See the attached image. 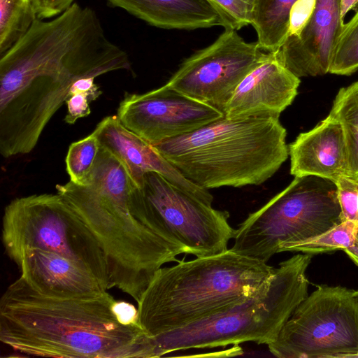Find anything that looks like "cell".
Wrapping results in <instances>:
<instances>
[{
	"label": "cell",
	"mask_w": 358,
	"mask_h": 358,
	"mask_svg": "<svg viewBox=\"0 0 358 358\" xmlns=\"http://www.w3.org/2000/svg\"><path fill=\"white\" fill-rule=\"evenodd\" d=\"M128 54L106 36L96 13L74 3L50 20L36 18L0 58V101L50 120L77 80L130 71Z\"/></svg>",
	"instance_id": "1"
},
{
	"label": "cell",
	"mask_w": 358,
	"mask_h": 358,
	"mask_svg": "<svg viewBox=\"0 0 358 358\" xmlns=\"http://www.w3.org/2000/svg\"><path fill=\"white\" fill-rule=\"evenodd\" d=\"M115 301L107 291L87 296H48L20 277L0 301V340L31 356L153 357L150 336L139 325L120 322Z\"/></svg>",
	"instance_id": "2"
},
{
	"label": "cell",
	"mask_w": 358,
	"mask_h": 358,
	"mask_svg": "<svg viewBox=\"0 0 358 358\" xmlns=\"http://www.w3.org/2000/svg\"><path fill=\"white\" fill-rule=\"evenodd\" d=\"M133 183L121 163L100 148L85 185L69 181L55 188L89 228L106 259L108 289L116 287L138 303L154 275L178 262L180 246L162 238L131 213Z\"/></svg>",
	"instance_id": "3"
},
{
	"label": "cell",
	"mask_w": 358,
	"mask_h": 358,
	"mask_svg": "<svg viewBox=\"0 0 358 358\" xmlns=\"http://www.w3.org/2000/svg\"><path fill=\"white\" fill-rule=\"evenodd\" d=\"M279 116L223 117L155 148L187 180L208 189L258 185L287 160Z\"/></svg>",
	"instance_id": "4"
},
{
	"label": "cell",
	"mask_w": 358,
	"mask_h": 358,
	"mask_svg": "<svg viewBox=\"0 0 358 358\" xmlns=\"http://www.w3.org/2000/svg\"><path fill=\"white\" fill-rule=\"evenodd\" d=\"M274 271L231 249L162 267L137 303L138 323L150 336L185 327L246 299Z\"/></svg>",
	"instance_id": "5"
},
{
	"label": "cell",
	"mask_w": 358,
	"mask_h": 358,
	"mask_svg": "<svg viewBox=\"0 0 358 358\" xmlns=\"http://www.w3.org/2000/svg\"><path fill=\"white\" fill-rule=\"evenodd\" d=\"M313 255L280 263L262 287L246 299L185 327L152 337L155 357L176 351L245 342L269 344L308 296L306 269Z\"/></svg>",
	"instance_id": "6"
},
{
	"label": "cell",
	"mask_w": 358,
	"mask_h": 358,
	"mask_svg": "<svg viewBox=\"0 0 358 358\" xmlns=\"http://www.w3.org/2000/svg\"><path fill=\"white\" fill-rule=\"evenodd\" d=\"M336 183L296 176L282 192L250 213L236 229L230 249L264 262L287 243L317 236L341 222Z\"/></svg>",
	"instance_id": "7"
},
{
	"label": "cell",
	"mask_w": 358,
	"mask_h": 358,
	"mask_svg": "<svg viewBox=\"0 0 358 358\" xmlns=\"http://www.w3.org/2000/svg\"><path fill=\"white\" fill-rule=\"evenodd\" d=\"M1 236L6 252L14 262L29 248L55 252L90 271L108 289L102 248L58 193L33 194L11 201L4 210Z\"/></svg>",
	"instance_id": "8"
},
{
	"label": "cell",
	"mask_w": 358,
	"mask_h": 358,
	"mask_svg": "<svg viewBox=\"0 0 358 358\" xmlns=\"http://www.w3.org/2000/svg\"><path fill=\"white\" fill-rule=\"evenodd\" d=\"M129 208L153 233L196 257L227 251L235 236L228 212L213 208L212 202L156 172L145 173L142 184L133 186Z\"/></svg>",
	"instance_id": "9"
},
{
	"label": "cell",
	"mask_w": 358,
	"mask_h": 358,
	"mask_svg": "<svg viewBox=\"0 0 358 358\" xmlns=\"http://www.w3.org/2000/svg\"><path fill=\"white\" fill-rule=\"evenodd\" d=\"M279 358L358 357V299L355 290L320 286L294 310L275 341Z\"/></svg>",
	"instance_id": "10"
},
{
	"label": "cell",
	"mask_w": 358,
	"mask_h": 358,
	"mask_svg": "<svg viewBox=\"0 0 358 358\" xmlns=\"http://www.w3.org/2000/svg\"><path fill=\"white\" fill-rule=\"evenodd\" d=\"M269 55L236 30L224 31L210 45L187 58L165 84L224 113L238 85Z\"/></svg>",
	"instance_id": "11"
},
{
	"label": "cell",
	"mask_w": 358,
	"mask_h": 358,
	"mask_svg": "<svg viewBox=\"0 0 358 358\" xmlns=\"http://www.w3.org/2000/svg\"><path fill=\"white\" fill-rule=\"evenodd\" d=\"M117 116L127 129L155 145L193 132L224 114L164 85L143 94L126 93Z\"/></svg>",
	"instance_id": "12"
},
{
	"label": "cell",
	"mask_w": 358,
	"mask_h": 358,
	"mask_svg": "<svg viewBox=\"0 0 358 358\" xmlns=\"http://www.w3.org/2000/svg\"><path fill=\"white\" fill-rule=\"evenodd\" d=\"M344 24L339 0H316L306 24L298 34L287 37L275 57L299 78L324 75Z\"/></svg>",
	"instance_id": "13"
},
{
	"label": "cell",
	"mask_w": 358,
	"mask_h": 358,
	"mask_svg": "<svg viewBox=\"0 0 358 358\" xmlns=\"http://www.w3.org/2000/svg\"><path fill=\"white\" fill-rule=\"evenodd\" d=\"M92 133L100 146L121 163L134 187L142 184L145 173L156 172L176 186L213 202L208 189L185 178L153 145L127 129L117 115L104 117Z\"/></svg>",
	"instance_id": "14"
},
{
	"label": "cell",
	"mask_w": 358,
	"mask_h": 358,
	"mask_svg": "<svg viewBox=\"0 0 358 358\" xmlns=\"http://www.w3.org/2000/svg\"><path fill=\"white\" fill-rule=\"evenodd\" d=\"M299 84V78L275 53H269L238 85L224 108V116H280L293 102Z\"/></svg>",
	"instance_id": "15"
},
{
	"label": "cell",
	"mask_w": 358,
	"mask_h": 358,
	"mask_svg": "<svg viewBox=\"0 0 358 358\" xmlns=\"http://www.w3.org/2000/svg\"><path fill=\"white\" fill-rule=\"evenodd\" d=\"M15 263L21 273L20 277L33 289L45 296H87L108 290L90 271L55 252L27 249Z\"/></svg>",
	"instance_id": "16"
},
{
	"label": "cell",
	"mask_w": 358,
	"mask_h": 358,
	"mask_svg": "<svg viewBox=\"0 0 358 358\" xmlns=\"http://www.w3.org/2000/svg\"><path fill=\"white\" fill-rule=\"evenodd\" d=\"M288 149L290 173L294 177L316 176L335 182L348 176L343 129L329 114L313 129L300 134Z\"/></svg>",
	"instance_id": "17"
},
{
	"label": "cell",
	"mask_w": 358,
	"mask_h": 358,
	"mask_svg": "<svg viewBox=\"0 0 358 358\" xmlns=\"http://www.w3.org/2000/svg\"><path fill=\"white\" fill-rule=\"evenodd\" d=\"M150 25L166 29L192 30L222 26L207 0H106Z\"/></svg>",
	"instance_id": "18"
},
{
	"label": "cell",
	"mask_w": 358,
	"mask_h": 358,
	"mask_svg": "<svg viewBox=\"0 0 358 358\" xmlns=\"http://www.w3.org/2000/svg\"><path fill=\"white\" fill-rule=\"evenodd\" d=\"M298 0H255L252 25L262 50L275 53L288 35L289 16Z\"/></svg>",
	"instance_id": "19"
},
{
	"label": "cell",
	"mask_w": 358,
	"mask_h": 358,
	"mask_svg": "<svg viewBox=\"0 0 358 358\" xmlns=\"http://www.w3.org/2000/svg\"><path fill=\"white\" fill-rule=\"evenodd\" d=\"M329 115L343 129L348 177L358 180V81L339 90Z\"/></svg>",
	"instance_id": "20"
},
{
	"label": "cell",
	"mask_w": 358,
	"mask_h": 358,
	"mask_svg": "<svg viewBox=\"0 0 358 358\" xmlns=\"http://www.w3.org/2000/svg\"><path fill=\"white\" fill-rule=\"evenodd\" d=\"M37 16L31 0H0V55L17 42Z\"/></svg>",
	"instance_id": "21"
},
{
	"label": "cell",
	"mask_w": 358,
	"mask_h": 358,
	"mask_svg": "<svg viewBox=\"0 0 358 358\" xmlns=\"http://www.w3.org/2000/svg\"><path fill=\"white\" fill-rule=\"evenodd\" d=\"M358 236V224L343 221L331 229L313 238L282 245L280 252H302L306 254H320L345 249L354 245Z\"/></svg>",
	"instance_id": "22"
},
{
	"label": "cell",
	"mask_w": 358,
	"mask_h": 358,
	"mask_svg": "<svg viewBox=\"0 0 358 358\" xmlns=\"http://www.w3.org/2000/svg\"><path fill=\"white\" fill-rule=\"evenodd\" d=\"M358 70V11L344 24L336 45L329 72L349 76Z\"/></svg>",
	"instance_id": "23"
},
{
	"label": "cell",
	"mask_w": 358,
	"mask_h": 358,
	"mask_svg": "<svg viewBox=\"0 0 358 358\" xmlns=\"http://www.w3.org/2000/svg\"><path fill=\"white\" fill-rule=\"evenodd\" d=\"M99 149V140L93 133L70 145L65 160L70 181L80 185L86 184Z\"/></svg>",
	"instance_id": "24"
},
{
	"label": "cell",
	"mask_w": 358,
	"mask_h": 358,
	"mask_svg": "<svg viewBox=\"0 0 358 358\" xmlns=\"http://www.w3.org/2000/svg\"><path fill=\"white\" fill-rule=\"evenodd\" d=\"M94 79L92 77L82 78L71 85L65 101L67 113L64 121L66 123L73 124L91 113L90 103L102 94Z\"/></svg>",
	"instance_id": "25"
},
{
	"label": "cell",
	"mask_w": 358,
	"mask_h": 358,
	"mask_svg": "<svg viewBox=\"0 0 358 358\" xmlns=\"http://www.w3.org/2000/svg\"><path fill=\"white\" fill-rule=\"evenodd\" d=\"M220 15L224 29L238 30L252 24L255 0H207Z\"/></svg>",
	"instance_id": "26"
},
{
	"label": "cell",
	"mask_w": 358,
	"mask_h": 358,
	"mask_svg": "<svg viewBox=\"0 0 358 358\" xmlns=\"http://www.w3.org/2000/svg\"><path fill=\"white\" fill-rule=\"evenodd\" d=\"M340 205L341 222L358 224V180L342 176L335 182Z\"/></svg>",
	"instance_id": "27"
},
{
	"label": "cell",
	"mask_w": 358,
	"mask_h": 358,
	"mask_svg": "<svg viewBox=\"0 0 358 358\" xmlns=\"http://www.w3.org/2000/svg\"><path fill=\"white\" fill-rule=\"evenodd\" d=\"M316 0H298L292 6L289 16L288 35L298 34L313 14Z\"/></svg>",
	"instance_id": "28"
},
{
	"label": "cell",
	"mask_w": 358,
	"mask_h": 358,
	"mask_svg": "<svg viewBox=\"0 0 358 358\" xmlns=\"http://www.w3.org/2000/svg\"><path fill=\"white\" fill-rule=\"evenodd\" d=\"M75 0H31L37 18L45 20L57 17L69 9Z\"/></svg>",
	"instance_id": "29"
},
{
	"label": "cell",
	"mask_w": 358,
	"mask_h": 358,
	"mask_svg": "<svg viewBox=\"0 0 358 358\" xmlns=\"http://www.w3.org/2000/svg\"><path fill=\"white\" fill-rule=\"evenodd\" d=\"M114 310L120 322L126 325L138 326V308L124 301H115Z\"/></svg>",
	"instance_id": "30"
},
{
	"label": "cell",
	"mask_w": 358,
	"mask_h": 358,
	"mask_svg": "<svg viewBox=\"0 0 358 358\" xmlns=\"http://www.w3.org/2000/svg\"><path fill=\"white\" fill-rule=\"evenodd\" d=\"M341 13L344 20L345 15L350 10L358 11V0H339Z\"/></svg>",
	"instance_id": "31"
},
{
	"label": "cell",
	"mask_w": 358,
	"mask_h": 358,
	"mask_svg": "<svg viewBox=\"0 0 358 358\" xmlns=\"http://www.w3.org/2000/svg\"><path fill=\"white\" fill-rule=\"evenodd\" d=\"M343 251L356 264L358 265V236L357 237L354 245L343 249Z\"/></svg>",
	"instance_id": "32"
},
{
	"label": "cell",
	"mask_w": 358,
	"mask_h": 358,
	"mask_svg": "<svg viewBox=\"0 0 358 358\" xmlns=\"http://www.w3.org/2000/svg\"><path fill=\"white\" fill-rule=\"evenodd\" d=\"M355 296H357V298L358 299V290H355Z\"/></svg>",
	"instance_id": "33"
}]
</instances>
